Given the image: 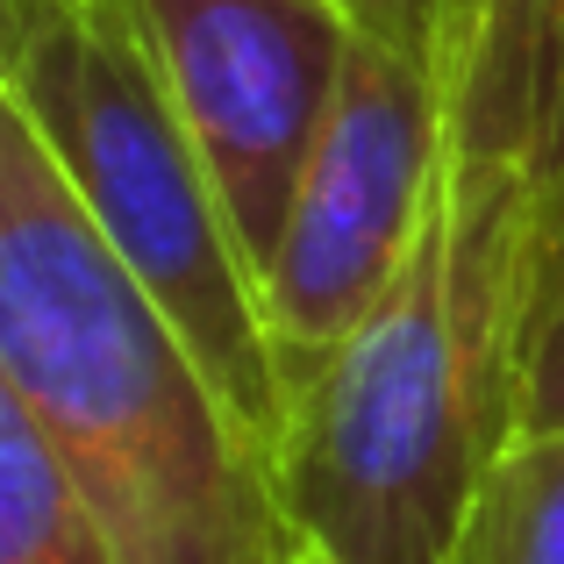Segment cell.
I'll return each mask as SVG.
<instances>
[{
    "mask_svg": "<svg viewBox=\"0 0 564 564\" xmlns=\"http://www.w3.org/2000/svg\"><path fill=\"white\" fill-rule=\"evenodd\" d=\"M0 564H122L22 400L0 393Z\"/></svg>",
    "mask_w": 564,
    "mask_h": 564,
    "instance_id": "52a82bcc",
    "label": "cell"
},
{
    "mask_svg": "<svg viewBox=\"0 0 564 564\" xmlns=\"http://www.w3.org/2000/svg\"><path fill=\"white\" fill-rule=\"evenodd\" d=\"M0 393L122 564H322L279 457L236 422L43 137L0 100Z\"/></svg>",
    "mask_w": 564,
    "mask_h": 564,
    "instance_id": "6da1fadb",
    "label": "cell"
},
{
    "mask_svg": "<svg viewBox=\"0 0 564 564\" xmlns=\"http://www.w3.org/2000/svg\"><path fill=\"white\" fill-rule=\"evenodd\" d=\"M564 429V193L529 221L514 279V436Z\"/></svg>",
    "mask_w": 564,
    "mask_h": 564,
    "instance_id": "9c48e42d",
    "label": "cell"
},
{
    "mask_svg": "<svg viewBox=\"0 0 564 564\" xmlns=\"http://www.w3.org/2000/svg\"><path fill=\"white\" fill-rule=\"evenodd\" d=\"M0 100L43 137L100 243L180 329L236 422L279 457L286 365L264 293L137 0H0Z\"/></svg>",
    "mask_w": 564,
    "mask_h": 564,
    "instance_id": "3957f363",
    "label": "cell"
},
{
    "mask_svg": "<svg viewBox=\"0 0 564 564\" xmlns=\"http://www.w3.org/2000/svg\"><path fill=\"white\" fill-rule=\"evenodd\" d=\"M344 8L358 14V29L372 43H386L393 57H408L443 100L457 94L486 0H344Z\"/></svg>",
    "mask_w": 564,
    "mask_h": 564,
    "instance_id": "30bf717a",
    "label": "cell"
},
{
    "mask_svg": "<svg viewBox=\"0 0 564 564\" xmlns=\"http://www.w3.org/2000/svg\"><path fill=\"white\" fill-rule=\"evenodd\" d=\"M451 564H564V429L500 443Z\"/></svg>",
    "mask_w": 564,
    "mask_h": 564,
    "instance_id": "ba28073f",
    "label": "cell"
},
{
    "mask_svg": "<svg viewBox=\"0 0 564 564\" xmlns=\"http://www.w3.org/2000/svg\"><path fill=\"white\" fill-rule=\"evenodd\" d=\"M465 165L522 186L529 221L564 193V0H486L451 94Z\"/></svg>",
    "mask_w": 564,
    "mask_h": 564,
    "instance_id": "8992f818",
    "label": "cell"
},
{
    "mask_svg": "<svg viewBox=\"0 0 564 564\" xmlns=\"http://www.w3.org/2000/svg\"><path fill=\"white\" fill-rule=\"evenodd\" d=\"M529 200L443 151L414 250L286 400L279 486L322 564H451L514 436V279Z\"/></svg>",
    "mask_w": 564,
    "mask_h": 564,
    "instance_id": "7a4b0ae2",
    "label": "cell"
},
{
    "mask_svg": "<svg viewBox=\"0 0 564 564\" xmlns=\"http://www.w3.org/2000/svg\"><path fill=\"white\" fill-rule=\"evenodd\" d=\"M137 14L264 293V264L344 86L358 14L344 0H137Z\"/></svg>",
    "mask_w": 564,
    "mask_h": 564,
    "instance_id": "5b68a950",
    "label": "cell"
},
{
    "mask_svg": "<svg viewBox=\"0 0 564 564\" xmlns=\"http://www.w3.org/2000/svg\"><path fill=\"white\" fill-rule=\"evenodd\" d=\"M451 151V100L358 29L336 108L315 137L279 250L264 264V322L293 379L336 350L414 250Z\"/></svg>",
    "mask_w": 564,
    "mask_h": 564,
    "instance_id": "277c9868",
    "label": "cell"
}]
</instances>
